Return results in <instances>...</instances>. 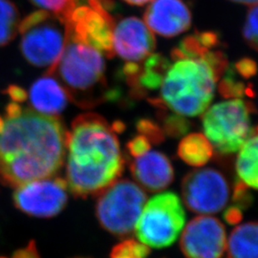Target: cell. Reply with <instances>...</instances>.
Here are the masks:
<instances>
[{
  "label": "cell",
  "mask_w": 258,
  "mask_h": 258,
  "mask_svg": "<svg viewBox=\"0 0 258 258\" xmlns=\"http://www.w3.org/2000/svg\"><path fill=\"white\" fill-rule=\"evenodd\" d=\"M66 146L67 130L56 117L11 102L0 115V182L18 187L55 176Z\"/></svg>",
  "instance_id": "obj_1"
},
{
  "label": "cell",
  "mask_w": 258,
  "mask_h": 258,
  "mask_svg": "<svg viewBox=\"0 0 258 258\" xmlns=\"http://www.w3.org/2000/svg\"><path fill=\"white\" fill-rule=\"evenodd\" d=\"M114 124L102 116L77 117L67 131L66 183L77 197L101 194L120 178L124 160Z\"/></svg>",
  "instance_id": "obj_2"
},
{
  "label": "cell",
  "mask_w": 258,
  "mask_h": 258,
  "mask_svg": "<svg viewBox=\"0 0 258 258\" xmlns=\"http://www.w3.org/2000/svg\"><path fill=\"white\" fill-rule=\"evenodd\" d=\"M46 74L56 77L68 99L83 108L94 107L112 96L105 78L104 55L72 37H67L62 54Z\"/></svg>",
  "instance_id": "obj_3"
},
{
  "label": "cell",
  "mask_w": 258,
  "mask_h": 258,
  "mask_svg": "<svg viewBox=\"0 0 258 258\" xmlns=\"http://www.w3.org/2000/svg\"><path fill=\"white\" fill-rule=\"evenodd\" d=\"M170 65L160 87V98L149 99L158 109L183 117L199 116L211 104L220 77L205 58H180Z\"/></svg>",
  "instance_id": "obj_4"
},
{
  "label": "cell",
  "mask_w": 258,
  "mask_h": 258,
  "mask_svg": "<svg viewBox=\"0 0 258 258\" xmlns=\"http://www.w3.org/2000/svg\"><path fill=\"white\" fill-rule=\"evenodd\" d=\"M20 50L31 64L52 67L62 54L67 40L63 19L54 13L39 10L19 22Z\"/></svg>",
  "instance_id": "obj_5"
},
{
  "label": "cell",
  "mask_w": 258,
  "mask_h": 258,
  "mask_svg": "<svg viewBox=\"0 0 258 258\" xmlns=\"http://www.w3.org/2000/svg\"><path fill=\"white\" fill-rule=\"evenodd\" d=\"M251 112L252 104L241 99L216 103L204 112L205 136L216 152L230 155L244 146L253 129L250 124Z\"/></svg>",
  "instance_id": "obj_6"
},
{
  "label": "cell",
  "mask_w": 258,
  "mask_h": 258,
  "mask_svg": "<svg viewBox=\"0 0 258 258\" xmlns=\"http://www.w3.org/2000/svg\"><path fill=\"white\" fill-rule=\"evenodd\" d=\"M185 212L174 192L157 194L145 204L136 224L139 241L148 247L163 249L171 246L184 228Z\"/></svg>",
  "instance_id": "obj_7"
},
{
  "label": "cell",
  "mask_w": 258,
  "mask_h": 258,
  "mask_svg": "<svg viewBox=\"0 0 258 258\" xmlns=\"http://www.w3.org/2000/svg\"><path fill=\"white\" fill-rule=\"evenodd\" d=\"M147 202V194L129 180H117L98 199L96 215L105 231L120 237L134 231Z\"/></svg>",
  "instance_id": "obj_8"
},
{
  "label": "cell",
  "mask_w": 258,
  "mask_h": 258,
  "mask_svg": "<svg viewBox=\"0 0 258 258\" xmlns=\"http://www.w3.org/2000/svg\"><path fill=\"white\" fill-rule=\"evenodd\" d=\"M182 197L190 212L214 214L229 203L231 187L225 175L214 168L190 171L182 182Z\"/></svg>",
  "instance_id": "obj_9"
},
{
  "label": "cell",
  "mask_w": 258,
  "mask_h": 258,
  "mask_svg": "<svg viewBox=\"0 0 258 258\" xmlns=\"http://www.w3.org/2000/svg\"><path fill=\"white\" fill-rule=\"evenodd\" d=\"M67 183L60 177H48L21 184L13 195L15 206L30 216L53 217L64 209Z\"/></svg>",
  "instance_id": "obj_10"
},
{
  "label": "cell",
  "mask_w": 258,
  "mask_h": 258,
  "mask_svg": "<svg viewBox=\"0 0 258 258\" xmlns=\"http://www.w3.org/2000/svg\"><path fill=\"white\" fill-rule=\"evenodd\" d=\"M227 248V232L220 220L195 217L185 226L180 249L185 258H221Z\"/></svg>",
  "instance_id": "obj_11"
},
{
  "label": "cell",
  "mask_w": 258,
  "mask_h": 258,
  "mask_svg": "<svg viewBox=\"0 0 258 258\" xmlns=\"http://www.w3.org/2000/svg\"><path fill=\"white\" fill-rule=\"evenodd\" d=\"M155 37L144 21L135 17L121 19L113 30V51L126 62L139 63L153 54Z\"/></svg>",
  "instance_id": "obj_12"
},
{
  "label": "cell",
  "mask_w": 258,
  "mask_h": 258,
  "mask_svg": "<svg viewBox=\"0 0 258 258\" xmlns=\"http://www.w3.org/2000/svg\"><path fill=\"white\" fill-rule=\"evenodd\" d=\"M144 19L151 32L173 37L189 29L191 13L184 0H154L145 12Z\"/></svg>",
  "instance_id": "obj_13"
},
{
  "label": "cell",
  "mask_w": 258,
  "mask_h": 258,
  "mask_svg": "<svg viewBox=\"0 0 258 258\" xmlns=\"http://www.w3.org/2000/svg\"><path fill=\"white\" fill-rule=\"evenodd\" d=\"M129 168L138 184L150 192L165 189L174 179V170L169 159L156 150L149 149L141 155L132 157Z\"/></svg>",
  "instance_id": "obj_14"
},
{
  "label": "cell",
  "mask_w": 258,
  "mask_h": 258,
  "mask_svg": "<svg viewBox=\"0 0 258 258\" xmlns=\"http://www.w3.org/2000/svg\"><path fill=\"white\" fill-rule=\"evenodd\" d=\"M169 66L170 62L165 55L151 54L139 63L126 62L122 73L132 93L143 97L160 89Z\"/></svg>",
  "instance_id": "obj_15"
},
{
  "label": "cell",
  "mask_w": 258,
  "mask_h": 258,
  "mask_svg": "<svg viewBox=\"0 0 258 258\" xmlns=\"http://www.w3.org/2000/svg\"><path fill=\"white\" fill-rule=\"evenodd\" d=\"M29 100L34 110L57 117L64 110L69 99L61 83L54 76L46 74L33 83L29 91Z\"/></svg>",
  "instance_id": "obj_16"
},
{
  "label": "cell",
  "mask_w": 258,
  "mask_h": 258,
  "mask_svg": "<svg viewBox=\"0 0 258 258\" xmlns=\"http://www.w3.org/2000/svg\"><path fill=\"white\" fill-rule=\"evenodd\" d=\"M227 249L229 258H258V222L237 226L231 231Z\"/></svg>",
  "instance_id": "obj_17"
},
{
  "label": "cell",
  "mask_w": 258,
  "mask_h": 258,
  "mask_svg": "<svg viewBox=\"0 0 258 258\" xmlns=\"http://www.w3.org/2000/svg\"><path fill=\"white\" fill-rule=\"evenodd\" d=\"M220 43L217 33L212 31L196 32L182 39L171 51L173 60L180 58H204Z\"/></svg>",
  "instance_id": "obj_18"
},
{
  "label": "cell",
  "mask_w": 258,
  "mask_h": 258,
  "mask_svg": "<svg viewBox=\"0 0 258 258\" xmlns=\"http://www.w3.org/2000/svg\"><path fill=\"white\" fill-rule=\"evenodd\" d=\"M235 167L243 184L258 189V126L252 129L251 135L240 148Z\"/></svg>",
  "instance_id": "obj_19"
},
{
  "label": "cell",
  "mask_w": 258,
  "mask_h": 258,
  "mask_svg": "<svg viewBox=\"0 0 258 258\" xmlns=\"http://www.w3.org/2000/svg\"><path fill=\"white\" fill-rule=\"evenodd\" d=\"M178 155L189 166H202L212 159L213 148L205 135L191 133L180 142Z\"/></svg>",
  "instance_id": "obj_20"
},
{
  "label": "cell",
  "mask_w": 258,
  "mask_h": 258,
  "mask_svg": "<svg viewBox=\"0 0 258 258\" xmlns=\"http://www.w3.org/2000/svg\"><path fill=\"white\" fill-rule=\"evenodd\" d=\"M19 13L10 0H0V47L8 44L19 32Z\"/></svg>",
  "instance_id": "obj_21"
},
{
  "label": "cell",
  "mask_w": 258,
  "mask_h": 258,
  "mask_svg": "<svg viewBox=\"0 0 258 258\" xmlns=\"http://www.w3.org/2000/svg\"><path fill=\"white\" fill-rule=\"evenodd\" d=\"M223 78L220 79L218 91L223 97L228 99H240L245 95H249L250 89L245 83L238 79L234 68L231 66L226 69Z\"/></svg>",
  "instance_id": "obj_22"
},
{
  "label": "cell",
  "mask_w": 258,
  "mask_h": 258,
  "mask_svg": "<svg viewBox=\"0 0 258 258\" xmlns=\"http://www.w3.org/2000/svg\"><path fill=\"white\" fill-rule=\"evenodd\" d=\"M150 249L146 244L134 239H125L111 250L110 258H147Z\"/></svg>",
  "instance_id": "obj_23"
},
{
  "label": "cell",
  "mask_w": 258,
  "mask_h": 258,
  "mask_svg": "<svg viewBox=\"0 0 258 258\" xmlns=\"http://www.w3.org/2000/svg\"><path fill=\"white\" fill-rule=\"evenodd\" d=\"M243 37L249 47L258 51V4L248 12L243 27Z\"/></svg>",
  "instance_id": "obj_24"
},
{
  "label": "cell",
  "mask_w": 258,
  "mask_h": 258,
  "mask_svg": "<svg viewBox=\"0 0 258 258\" xmlns=\"http://www.w3.org/2000/svg\"><path fill=\"white\" fill-rule=\"evenodd\" d=\"M185 117L180 115H167L164 120V133L171 137H179L184 135L189 128V123Z\"/></svg>",
  "instance_id": "obj_25"
},
{
  "label": "cell",
  "mask_w": 258,
  "mask_h": 258,
  "mask_svg": "<svg viewBox=\"0 0 258 258\" xmlns=\"http://www.w3.org/2000/svg\"><path fill=\"white\" fill-rule=\"evenodd\" d=\"M41 9L63 18L74 5L75 0H30Z\"/></svg>",
  "instance_id": "obj_26"
},
{
  "label": "cell",
  "mask_w": 258,
  "mask_h": 258,
  "mask_svg": "<svg viewBox=\"0 0 258 258\" xmlns=\"http://www.w3.org/2000/svg\"><path fill=\"white\" fill-rule=\"evenodd\" d=\"M137 129L139 133L143 134L152 143V144H160L165 140V133L155 121L142 119L137 122Z\"/></svg>",
  "instance_id": "obj_27"
},
{
  "label": "cell",
  "mask_w": 258,
  "mask_h": 258,
  "mask_svg": "<svg viewBox=\"0 0 258 258\" xmlns=\"http://www.w3.org/2000/svg\"><path fill=\"white\" fill-rule=\"evenodd\" d=\"M232 202L234 207H237L240 210H247L252 203V196L249 194L248 186L243 184L240 180L236 181L233 186V194H232Z\"/></svg>",
  "instance_id": "obj_28"
},
{
  "label": "cell",
  "mask_w": 258,
  "mask_h": 258,
  "mask_svg": "<svg viewBox=\"0 0 258 258\" xmlns=\"http://www.w3.org/2000/svg\"><path fill=\"white\" fill-rule=\"evenodd\" d=\"M151 144L152 143L146 136H144L143 134H139L127 143V153L131 158L141 155L151 149Z\"/></svg>",
  "instance_id": "obj_29"
},
{
  "label": "cell",
  "mask_w": 258,
  "mask_h": 258,
  "mask_svg": "<svg viewBox=\"0 0 258 258\" xmlns=\"http://www.w3.org/2000/svg\"><path fill=\"white\" fill-rule=\"evenodd\" d=\"M235 72L238 73L242 79L249 80L257 73V64L251 58H242L232 65Z\"/></svg>",
  "instance_id": "obj_30"
},
{
  "label": "cell",
  "mask_w": 258,
  "mask_h": 258,
  "mask_svg": "<svg viewBox=\"0 0 258 258\" xmlns=\"http://www.w3.org/2000/svg\"><path fill=\"white\" fill-rule=\"evenodd\" d=\"M13 258H40L35 241H31L26 247L18 249Z\"/></svg>",
  "instance_id": "obj_31"
},
{
  "label": "cell",
  "mask_w": 258,
  "mask_h": 258,
  "mask_svg": "<svg viewBox=\"0 0 258 258\" xmlns=\"http://www.w3.org/2000/svg\"><path fill=\"white\" fill-rule=\"evenodd\" d=\"M242 216H243V211L234 206L229 207L224 213L225 220L228 224H231V225L239 224L242 220Z\"/></svg>",
  "instance_id": "obj_32"
},
{
  "label": "cell",
  "mask_w": 258,
  "mask_h": 258,
  "mask_svg": "<svg viewBox=\"0 0 258 258\" xmlns=\"http://www.w3.org/2000/svg\"><path fill=\"white\" fill-rule=\"evenodd\" d=\"M7 94L9 95L12 101L15 102H24L27 99V93L22 88L16 85H12L7 89Z\"/></svg>",
  "instance_id": "obj_33"
},
{
  "label": "cell",
  "mask_w": 258,
  "mask_h": 258,
  "mask_svg": "<svg viewBox=\"0 0 258 258\" xmlns=\"http://www.w3.org/2000/svg\"><path fill=\"white\" fill-rule=\"evenodd\" d=\"M124 2L128 3L130 5H135V6H143L145 4H147L148 2L152 1V0H123Z\"/></svg>",
  "instance_id": "obj_34"
},
{
  "label": "cell",
  "mask_w": 258,
  "mask_h": 258,
  "mask_svg": "<svg viewBox=\"0 0 258 258\" xmlns=\"http://www.w3.org/2000/svg\"><path fill=\"white\" fill-rule=\"evenodd\" d=\"M0 258H5V257H0Z\"/></svg>",
  "instance_id": "obj_35"
}]
</instances>
